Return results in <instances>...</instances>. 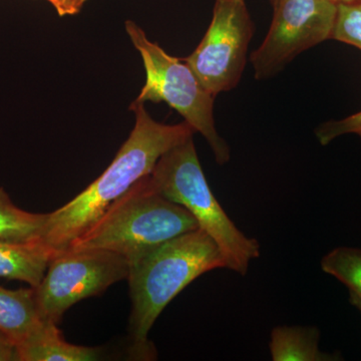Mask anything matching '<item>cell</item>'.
<instances>
[{"label": "cell", "mask_w": 361, "mask_h": 361, "mask_svg": "<svg viewBox=\"0 0 361 361\" xmlns=\"http://www.w3.org/2000/svg\"><path fill=\"white\" fill-rule=\"evenodd\" d=\"M47 320L40 315L33 287L9 290L0 286V331L16 348L42 329Z\"/></svg>", "instance_id": "obj_10"}, {"label": "cell", "mask_w": 361, "mask_h": 361, "mask_svg": "<svg viewBox=\"0 0 361 361\" xmlns=\"http://www.w3.org/2000/svg\"><path fill=\"white\" fill-rule=\"evenodd\" d=\"M316 137L322 146H326L342 135L355 134L361 137V111L341 121H330L316 129Z\"/></svg>", "instance_id": "obj_16"}, {"label": "cell", "mask_w": 361, "mask_h": 361, "mask_svg": "<svg viewBox=\"0 0 361 361\" xmlns=\"http://www.w3.org/2000/svg\"><path fill=\"white\" fill-rule=\"evenodd\" d=\"M59 16H75L82 11L87 0H45Z\"/></svg>", "instance_id": "obj_17"}, {"label": "cell", "mask_w": 361, "mask_h": 361, "mask_svg": "<svg viewBox=\"0 0 361 361\" xmlns=\"http://www.w3.org/2000/svg\"><path fill=\"white\" fill-rule=\"evenodd\" d=\"M330 39L353 45L361 51V0L337 4Z\"/></svg>", "instance_id": "obj_15"}, {"label": "cell", "mask_w": 361, "mask_h": 361, "mask_svg": "<svg viewBox=\"0 0 361 361\" xmlns=\"http://www.w3.org/2000/svg\"><path fill=\"white\" fill-rule=\"evenodd\" d=\"M269 1H270V4H274L275 0H269Z\"/></svg>", "instance_id": "obj_21"}, {"label": "cell", "mask_w": 361, "mask_h": 361, "mask_svg": "<svg viewBox=\"0 0 361 361\" xmlns=\"http://www.w3.org/2000/svg\"><path fill=\"white\" fill-rule=\"evenodd\" d=\"M334 2L338 4V2H349V1H355V0H334Z\"/></svg>", "instance_id": "obj_20"}, {"label": "cell", "mask_w": 361, "mask_h": 361, "mask_svg": "<svg viewBox=\"0 0 361 361\" xmlns=\"http://www.w3.org/2000/svg\"><path fill=\"white\" fill-rule=\"evenodd\" d=\"M198 228L193 216L165 198L148 175L114 202L68 249H104L130 263L164 242Z\"/></svg>", "instance_id": "obj_3"}, {"label": "cell", "mask_w": 361, "mask_h": 361, "mask_svg": "<svg viewBox=\"0 0 361 361\" xmlns=\"http://www.w3.org/2000/svg\"><path fill=\"white\" fill-rule=\"evenodd\" d=\"M272 23L251 54L257 80L279 73L299 54L330 39L337 13L334 0H275Z\"/></svg>", "instance_id": "obj_8"}, {"label": "cell", "mask_w": 361, "mask_h": 361, "mask_svg": "<svg viewBox=\"0 0 361 361\" xmlns=\"http://www.w3.org/2000/svg\"><path fill=\"white\" fill-rule=\"evenodd\" d=\"M225 268L219 247L198 228L164 242L130 263L132 348L140 357H155L149 330L173 299L201 275Z\"/></svg>", "instance_id": "obj_2"}, {"label": "cell", "mask_w": 361, "mask_h": 361, "mask_svg": "<svg viewBox=\"0 0 361 361\" xmlns=\"http://www.w3.org/2000/svg\"><path fill=\"white\" fill-rule=\"evenodd\" d=\"M0 361H18L16 343L0 331Z\"/></svg>", "instance_id": "obj_18"}, {"label": "cell", "mask_w": 361, "mask_h": 361, "mask_svg": "<svg viewBox=\"0 0 361 361\" xmlns=\"http://www.w3.org/2000/svg\"><path fill=\"white\" fill-rule=\"evenodd\" d=\"M16 348L18 361H94L103 357L102 348L68 343L58 324L51 322Z\"/></svg>", "instance_id": "obj_9"}, {"label": "cell", "mask_w": 361, "mask_h": 361, "mask_svg": "<svg viewBox=\"0 0 361 361\" xmlns=\"http://www.w3.org/2000/svg\"><path fill=\"white\" fill-rule=\"evenodd\" d=\"M49 213H32L18 208L0 188V240L37 242L42 240Z\"/></svg>", "instance_id": "obj_13"}, {"label": "cell", "mask_w": 361, "mask_h": 361, "mask_svg": "<svg viewBox=\"0 0 361 361\" xmlns=\"http://www.w3.org/2000/svg\"><path fill=\"white\" fill-rule=\"evenodd\" d=\"M253 33L245 0H215L205 37L194 52L182 59L216 97L239 84Z\"/></svg>", "instance_id": "obj_7"}, {"label": "cell", "mask_w": 361, "mask_h": 361, "mask_svg": "<svg viewBox=\"0 0 361 361\" xmlns=\"http://www.w3.org/2000/svg\"><path fill=\"white\" fill-rule=\"evenodd\" d=\"M320 332L315 326H277L271 332L269 343L273 361H334L336 355L323 353Z\"/></svg>", "instance_id": "obj_12"}, {"label": "cell", "mask_w": 361, "mask_h": 361, "mask_svg": "<svg viewBox=\"0 0 361 361\" xmlns=\"http://www.w3.org/2000/svg\"><path fill=\"white\" fill-rule=\"evenodd\" d=\"M130 42L141 54L146 84L134 103L168 104L184 118L195 132L200 133L212 149L215 160L225 165L230 160L227 142L218 134L214 121L215 96L207 90L194 71L182 59L171 56L147 37L134 21H126Z\"/></svg>", "instance_id": "obj_5"}, {"label": "cell", "mask_w": 361, "mask_h": 361, "mask_svg": "<svg viewBox=\"0 0 361 361\" xmlns=\"http://www.w3.org/2000/svg\"><path fill=\"white\" fill-rule=\"evenodd\" d=\"M349 301L353 304V306L360 311L361 314V297L356 295L353 292H349Z\"/></svg>", "instance_id": "obj_19"}, {"label": "cell", "mask_w": 361, "mask_h": 361, "mask_svg": "<svg viewBox=\"0 0 361 361\" xmlns=\"http://www.w3.org/2000/svg\"><path fill=\"white\" fill-rule=\"evenodd\" d=\"M149 177L165 198L184 207L199 228L217 244L226 269L245 276L252 261L260 256V244L238 229L216 199L197 155L193 137L164 154Z\"/></svg>", "instance_id": "obj_4"}, {"label": "cell", "mask_w": 361, "mask_h": 361, "mask_svg": "<svg viewBox=\"0 0 361 361\" xmlns=\"http://www.w3.org/2000/svg\"><path fill=\"white\" fill-rule=\"evenodd\" d=\"M320 266L323 272L336 278L349 292L361 297V249L336 247L323 256Z\"/></svg>", "instance_id": "obj_14"}, {"label": "cell", "mask_w": 361, "mask_h": 361, "mask_svg": "<svg viewBox=\"0 0 361 361\" xmlns=\"http://www.w3.org/2000/svg\"><path fill=\"white\" fill-rule=\"evenodd\" d=\"M130 110L135 113L134 129L111 165L73 200L49 213L40 242L51 251L52 257L66 250L137 180L151 174L164 154L196 133L186 122L178 125L156 122L144 104L133 103Z\"/></svg>", "instance_id": "obj_1"}, {"label": "cell", "mask_w": 361, "mask_h": 361, "mask_svg": "<svg viewBox=\"0 0 361 361\" xmlns=\"http://www.w3.org/2000/svg\"><path fill=\"white\" fill-rule=\"evenodd\" d=\"M51 251L40 241L0 240V278L25 282L35 288L44 278Z\"/></svg>", "instance_id": "obj_11"}, {"label": "cell", "mask_w": 361, "mask_h": 361, "mask_svg": "<svg viewBox=\"0 0 361 361\" xmlns=\"http://www.w3.org/2000/svg\"><path fill=\"white\" fill-rule=\"evenodd\" d=\"M129 273V261L115 252L66 249L51 259L44 278L35 288L40 315L59 324L71 306L99 295L111 285L128 279Z\"/></svg>", "instance_id": "obj_6"}]
</instances>
